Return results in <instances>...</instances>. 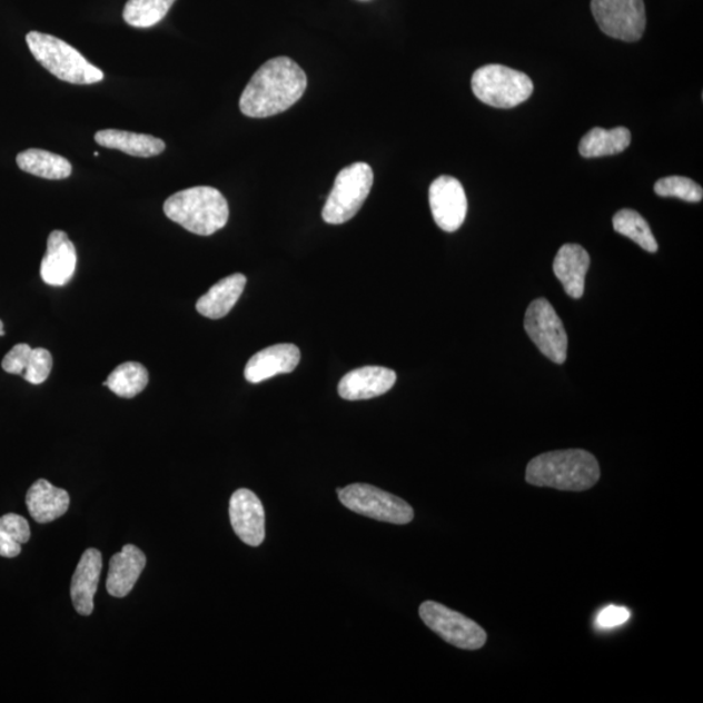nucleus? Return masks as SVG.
<instances>
[{
    "label": "nucleus",
    "instance_id": "20e7f679",
    "mask_svg": "<svg viewBox=\"0 0 703 703\" xmlns=\"http://www.w3.org/2000/svg\"><path fill=\"white\" fill-rule=\"evenodd\" d=\"M27 43L37 62L59 80L90 86L101 82L105 78L99 68L89 63L78 50L58 37L30 32L27 36Z\"/></svg>",
    "mask_w": 703,
    "mask_h": 703
},
{
    "label": "nucleus",
    "instance_id": "393cba45",
    "mask_svg": "<svg viewBox=\"0 0 703 703\" xmlns=\"http://www.w3.org/2000/svg\"><path fill=\"white\" fill-rule=\"evenodd\" d=\"M613 225L616 232L638 244L648 254H655L659 250V242L654 238L651 226L637 211L631 209L617 211Z\"/></svg>",
    "mask_w": 703,
    "mask_h": 703
},
{
    "label": "nucleus",
    "instance_id": "423d86ee",
    "mask_svg": "<svg viewBox=\"0 0 703 703\" xmlns=\"http://www.w3.org/2000/svg\"><path fill=\"white\" fill-rule=\"evenodd\" d=\"M373 181V168L368 164L357 162L343 168L323 211L326 224L343 225L354 218L368 198Z\"/></svg>",
    "mask_w": 703,
    "mask_h": 703
},
{
    "label": "nucleus",
    "instance_id": "4468645a",
    "mask_svg": "<svg viewBox=\"0 0 703 703\" xmlns=\"http://www.w3.org/2000/svg\"><path fill=\"white\" fill-rule=\"evenodd\" d=\"M78 265V254L73 242L63 231H52L48 250L41 264V277L46 285L62 287L70 281Z\"/></svg>",
    "mask_w": 703,
    "mask_h": 703
},
{
    "label": "nucleus",
    "instance_id": "cd10ccee",
    "mask_svg": "<svg viewBox=\"0 0 703 703\" xmlns=\"http://www.w3.org/2000/svg\"><path fill=\"white\" fill-rule=\"evenodd\" d=\"M655 194L661 197H676L686 202H701L702 187L684 176H669L655 182Z\"/></svg>",
    "mask_w": 703,
    "mask_h": 703
},
{
    "label": "nucleus",
    "instance_id": "f8f14e48",
    "mask_svg": "<svg viewBox=\"0 0 703 703\" xmlns=\"http://www.w3.org/2000/svg\"><path fill=\"white\" fill-rule=\"evenodd\" d=\"M229 519L231 525L244 544L257 547L265 539V509L258 496L248 491L239 488L229 501Z\"/></svg>",
    "mask_w": 703,
    "mask_h": 703
},
{
    "label": "nucleus",
    "instance_id": "5701e85b",
    "mask_svg": "<svg viewBox=\"0 0 703 703\" xmlns=\"http://www.w3.org/2000/svg\"><path fill=\"white\" fill-rule=\"evenodd\" d=\"M17 162L20 170L38 176V178L63 180L70 178L72 174L70 160L41 149L21 151Z\"/></svg>",
    "mask_w": 703,
    "mask_h": 703
},
{
    "label": "nucleus",
    "instance_id": "0eeeda50",
    "mask_svg": "<svg viewBox=\"0 0 703 703\" xmlns=\"http://www.w3.org/2000/svg\"><path fill=\"white\" fill-rule=\"evenodd\" d=\"M338 494L343 506L378 522L405 525L415 517V511L407 502L372 485H349L339 488Z\"/></svg>",
    "mask_w": 703,
    "mask_h": 703
},
{
    "label": "nucleus",
    "instance_id": "9d476101",
    "mask_svg": "<svg viewBox=\"0 0 703 703\" xmlns=\"http://www.w3.org/2000/svg\"><path fill=\"white\" fill-rule=\"evenodd\" d=\"M592 12L602 32L615 40L636 42L644 36V0H592Z\"/></svg>",
    "mask_w": 703,
    "mask_h": 703
},
{
    "label": "nucleus",
    "instance_id": "412c9836",
    "mask_svg": "<svg viewBox=\"0 0 703 703\" xmlns=\"http://www.w3.org/2000/svg\"><path fill=\"white\" fill-rule=\"evenodd\" d=\"M96 142L107 149L120 150L126 155L150 158L162 155L165 141L155 136L119 131V129H103L96 133Z\"/></svg>",
    "mask_w": 703,
    "mask_h": 703
},
{
    "label": "nucleus",
    "instance_id": "a211bd4d",
    "mask_svg": "<svg viewBox=\"0 0 703 703\" xmlns=\"http://www.w3.org/2000/svg\"><path fill=\"white\" fill-rule=\"evenodd\" d=\"M591 257L577 244H565L555 257L554 273L561 280L565 293L572 299H581L585 290V277L590 270Z\"/></svg>",
    "mask_w": 703,
    "mask_h": 703
},
{
    "label": "nucleus",
    "instance_id": "39448f33",
    "mask_svg": "<svg viewBox=\"0 0 703 703\" xmlns=\"http://www.w3.org/2000/svg\"><path fill=\"white\" fill-rule=\"evenodd\" d=\"M473 93L496 109H514L533 95L534 86L529 76L501 65L478 68L472 78Z\"/></svg>",
    "mask_w": 703,
    "mask_h": 703
},
{
    "label": "nucleus",
    "instance_id": "2f4dec72",
    "mask_svg": "<svg viewBox=\"0 0 703 703\" xmlns=\"http://www.w3.org/2000/svg\"><path fill=\"white\" fill-rule=\"evenodd\" d=\"M3 335H4V326H3L2 320H0V336H3Z\"/></svg>",
    "mask_w": 703,
    "mask_h": 703
},
{
    "label": "nucleus",
    "instance_id": "4be33fe9",
    "mask_svg": "<svg viewBox=\"0 0 703 703\" xmlns=\"http://www.w3.org/2000/svg\"><path fill=\"white\" fill-rule=\"evenodd\" d=\"M632 135L630 129L617 127L614 129L593 128L580 142V155L584 158H598L621 155L630 147Z\"/></svg>",
    "mask_w": 703,
    "mask_h": 703
},
{
    "label": "nucleus",
    "instance_id": "ddd939ff",
    "mask_svg": "<svg viewBox=\"0 0 703 703\" xmlns=\"http://www.w3.org/2000/svg\"><path fill=\"white\" fill-rule=\"evenodd\" d=\"M396 384V373L382 366H365L352 370L339 384V395L346 400H368L389 392Z\"/></svg>",
    "mask_w": 703,
    "mask_h": 703
},
{
    "label": "nucleus",
    "instance_id": "b1692460",
    "mask_svg": "<svg viewBox=\"0 0 703 703\" xmlns=\"http://www.w3.org/2000/svg\"><path fill=\"white\" fill-rule=\"evenodd\" d=\"M106 384L113 394L126 397V399H132L148 386L149 373L139 363H125L110 374Z\"/></svg>",
    "mask_w": 703,
    "mask_h": 703
},
{
    "label": "nucleus",
    "instance_id": "1a4fd4ad",
    "mask_svg": "<svg viewBox=\"0 0 703 703\" xmlns=\"http://www.w3.org/2000/svg\"><path fill=\"white\" fill-rule=\"evenodd\" d=\"M524 327L542 355L555 364L567 360L568 336L553 305L546 299L534 300L525 313Z\"/></svg>",
    "mask_w": 703,
    "mask_h": 703
},
{
    "label": "nucleus",
    "instance_id": "aec40b11",
    "mask_svg": "<svg viewBox=\"0 0 703 703\" xmlns=\"http://www.w3.org/2000/svg\"><path fill=\"white\" fill-rule=\"evenodd\" d=\"M246 285L247 278L242 274H234L231 277L219 280L197 301V311L210 319L226 317L239 301Z\"/></svg>",
    "mask_w": 703,
    "mask_h": 703
},
{
    "label": "nucleus",
    "instance_id": "6ab92c4d",
    "mask_svg": "<svg viewBox=\"0 0 703 703\" xmlns=\"http://www.w3.org/2000/svg\"><path fill=\"white\" fill-rule=\"evenodd\" d=\"M70 503V495L63 488L51 485L48 479L36 481L27 494L29 514L40 524L52 523L66 515Z\"/></svg>",
    "mask_w": 703,
    "mask_h": 703
},
{
    "label": "nucleus",
    "instance_id": "a878e982",
    "mask_svg": "<svg viewBox=\"0 0 703 703\" xmlns=\"http://www.w3.org/2000/svg\"><path fill=\"white\" fill-rule=\"evenodd\" d=\"M176 0H128L123 18L133 28H151L166 18Z\"/></svg>",
    "mask_w": 703,
    "mask_h": 703
},
{
    "label": "nucleus",
    "instance_id": "7c9ffc66",
    "mask_svg": "<svg viewBox=\"0 0 703 703\" xmlns=\"http://www.w3.org/2000/svg\"><path fill=\"white\" fill-rule=\"evenodd\" d=\"M631 614L628 608L618 606H608L602 610L597 616V626L602 630L615 628L628 622Z\"/></svg>",
    "mask_w": 703,
    "mask_h": 703
},
{
    "label": "nucleus",
    "instance_id": "6e6552de",
    "mask_svg": "<svg viewBox=\"0 0 703 703\" xmlns=\"http://www.w3.org/2000/svg\"><path fill=\"white\" fill-rule=\"evenodd\" d=\"M419 616L433 632L458 648L478 651L486 644L487 634L483 626L440 603L424 602L419 606Z\"/></svg>",
    "mask_w": 703,
    "mask_h": 703
},
{
    "label": "nucleus",
    "instance_id": "f3484780",
    "mask_svg": "<svg viewBox=\"0 0 703 703\" xmlns=\"http://www.w3.org/2000/svg\"><path fill=\"white\" fill-rule=\"evenodd\" d=\"M145 565L147 556L141 549L135 545H126L120 553L111 557L106 581L107 592L115 598L127 597L140 578Z\"/></svg>",
    "mask_w": 703,
    "mask_h": 703
},
{
    "label": "nucleus",
    "instance_id": "9b49d317",
    "mask_svg": "<svg viewBox=\"0 0 703 703\" xmlns=\"http://www.w3.org/2000/svg\"><path fill=\"white\" fill-rule=\"evenodd\" d=\"M429 202L435 224L443 231L455 232L463 226L468 212V200L462 182L453 176L443 175L433 181Z\"/></svg>",
    "mask_w": 703,
    "mask_h": 703
},
{
    "label": "nucleus",
    "instance_id": "bb28decb",
    "mask_svg": "<svg viewBox=\"0 0 703 703\" xmlns=\"http://www.w3.org/2000/svg\"><path fill=\"white\" fill-rule=\"evenodd\" d=\"M30 539V526L27 519L17 514L0 517V556L17 557L21 545Z\"/></svg>",
    "mask_w": 703,
    "mask_h": 703
},
{
    "label": "nucleus",
    "instance_id": "f257e3e1",
    "mask_svg": "<svg viewBox=\"0 0 703 703\" xmlns=\"http://www.w3.org/2000/svg\"><path fill=\"white\" fill-rule=\"evenodd\" d=\"M308 79L303 68L287 57L266 62L255 73L240 98V110L249 118H269L300 101Z\"/></svg>",
    "mask_w": 703,
    "mask_h": 703
},
{
    "label": "nucleus",
    "instance_id": "2eb2a0df",
    "mask_svg": "<svg viewBox=\"0 0 703 703\" xmlns=\"http://www.w3.org/2000/svg\"><path fill=\"white\" fill-rule=\"evenodd\" d=\"M300 358V349L295 344H277V346L259 350L251 357L244 376L250 384H261L278 374L293 373L299 365Z\"/></svg>",
    "mask_w": 703,
    "mask_h": 703
},
{
    "label": "nucleus",
    "instance_id": "dca6fc26",
    "mask_svg": "<svg viewBox=\"0 0 703 703\" xmlns=\"http://www.w3.org/2000/svg\"><path fill=\"white\" fill-rule=\"evenodd\" d=\"M102 571V554L89 548L82 554L71 584L73 607L80 615L89 616L95 610V595Z\"/></svg>",
    "mask_w": 703,
    "mask_h": 703
},
{
    "label": "nucleus",
    "instance_id": "f03ea898",
    "mask_svg": "<svg viewBox=\"0 0 703 703\" xmlns=\"http://www.w3.org/2000/svg\"><path fill=\"white\" fill-rule=\"evenodd\" d=\"M526 483L562 492H586L597 485V458L584 449L553 450L532 458L526 466Z\"/></svg>",
    "mask_w": 703,
    "mask_h": 703
},
{
    "label": "nucleus",
    "instance_id": "c85d7f7f",
    "mask_svg": "<svg viewBox=\"0 0 703 703\" xmlns=\"http://www.w3.org/2000/svg\"><path fill=\"white\" fill-rule=\"evenodd\" d=\"M51 369L52 356L50 352L44 348H36L32 350V355H30L27 369L24 374H22V377H24L29 384L41 385L49 378Z\"/></svg>",
    "mask_w": 703,
    "mask_h": 703
},
{
    "label": "nucleus",
    "instance_id": "7ed1b4c3",
    "mask_svg": "<svg viewBox=\"0 0 703 703\" xmlns=\"http://www.w3.org/2000/svg\"><path fill=\"white\" fill-rule=\"evenodd\" d=\"M165 214L187 231L210 236L227 225L228 204L218 189L195 187L172 195L165 202Z\"/></svg>",
    "mask_w": 703,
    "mask_h": 703
},
{
    "label": "nucleus",
    "instance_id": "c756f323",
    "mask_svg": "<svg viewBox=\"0 0 703 703\" xmlns=\"http://www.w3.org/2000/svg\"><path fill=\"white\" fill-rule=\"evenodd\" d=\"M32 350L33 349L24 343L14 346L3 358V370L9 374H18V376H22L27 369Z\"/></svg>",
    "mask_w": 703,
    "mask_h": 703
}]
</instances>
